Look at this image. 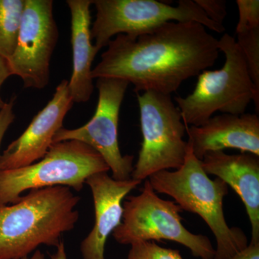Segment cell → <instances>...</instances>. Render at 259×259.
Instances as JSON below:
<instances>
[{
    "instance_id": "6da1fadb",
    "label": "cell",
    "mask_w": 259,
    "mask_h": 259,
    "mask_svg": "<svg viewBox=\"0 0 259 259\" xmlns=\"http://www.w3.org/2000/svg\"><path fill=\"white\" fill-rule=\"evenodd\" d=\"M92 79L113 78L136 93L171 95L190 78L214 66L218 40L194 22H168L139 34H119L107 46Z\"/></svg>"
},
{
    "instance_id": "7402d4cb",
    "label": "cell",
    "mask_w": 259,
    "mask_h": 259,
    "mask_svg": "<svg viewBox=\"0 0 259 259\" xmlns=\"http://www.w3.org/2000/svg\"><path fill=\"white\" fill-rule=\"evenodd\" d=\"M230 259H259V243H250Z\"/></svg>"
},
{
    "instance_id": "ffe728a7",
    "label": "cell",
    "mask_w": 259,
    "mask_h": 259,
    "mask_svg": "<svg viewBox=\"0 0 259 259\" xmlns=\"http://www.w3.org/2000/svg\"><path fill=\"white\" fill-rule=\"evenodd\" d=\"M211 21L221 26L228 15L227 2L225 0H194Z\"/></svg>"
},
{
    "instance_id": "603a6c76",
    "label": "cell",
    "mask_w": 259,
    "mask_h": 259,
    "mask_svg": "<svg viewBox=\"0 0 259 259\" xmlns=\"http://www.w3.org/2000/svg\"><path fill=\"white\" fill-rule=\"evenodd\" d=\"M11 76L9 67H8V61L4 58L0 56V90H1L2 86L10 76ZM6 102L3 101L0 95V111L4 107Z\"/></svg>"
},
{
    "instance_id": "4fadbf2b",
    "label": "cell",
    "mask_w": 259,
    "mask_h": 259,
    "mask_svg": "<svg viewBox=\"0 0 259 259\" xmlns=\"http://www.w3.org/2000/svg\"><path fill=\"white\" fill-rule=\"evenodd\" d=\"M187 144L199 161L211 151L227 148L259 156V117L256 114H221L199 126L187 127Z\"/></svg>"
},
{
    "instance_id": "2e32d148",
    "label": "cell",
    "mask_w": 259,
    "mask_h": 259,
    "mask_svg": "<svg viewBox=\"0 0 259 259\" xmlns=\"http://www.w3.org/2000/svg\"><path fill=\"white\" fill-rule=\"evenodd\" d=\"M25 0H0V56L8 59L14 52Z\"/></svg>"
},
{
    "instance_id": "8fae6325",
    "label": "cell",
    "mask_w": 259,
    "mask_h": 259,
    "mask_svg": "<svg viewBox=\"0 0 259 259\" xmlns=\"http://www.w3.org/2000/svg\"><path fill=\"white\" fill-rule=\"evenodd\" d=\"M68 83L69 81L64 79L58 85L47 106L33 117L23 134L0 154V171L28 166L44 158L74 104Z\"/></svg>"
},
{
    "instance_id": "44dd1931",
    "label": "cell",
    "mask_w": 259,
    "mask_h": 259,
    "mask_svg": "<svg viewBox=\"0 0 259 259\" xmlns=\"http://www.w3.org/2000/svg\"><path fill=\"white\" fill-rule=\"evenodd\" d=\"M15 97H12L11 100L6 102L4 107L0 111V147L5 134L15 120Z\"/></svg>"
},
{
    "instance_id": "30bf717a",
    "label": "cell",
    "mask_w": 259,
    "mask_h": 259,
    "mask_svg": "<svg viewBox=\"0 0 259 259\" xmlns=\"http://www.w3.org/2000/svg\"><path fill=\"white\" fill-rule=\"evenodd\" d=\"M52 0H25L14 52L8 59L10 74L25 88L42 90L50 80L51 56L59 39Z\"/></svg>"
},
{
    "instance_id": "52a82bcc",
    "label": "cell",
    "mask_w": 259,
    "mask_h": 259,
    "mask_svg": "<svg viewBox=\"0 0 259 259\" xmlns=\"http://www.w3.org/2000/svg\"><path fill=\"white\" fill-rule=\"evenodd\" d=\"M136 95L143 142L131 179L142 182L158 171L181 168L188 144L184 139L187 126L171 95L152 91Z\"/></svg>"
},
{
    "instance_id": "d6986e66",
    "label": "cell",
    "mask_w": 259,
    "mask_h": 259,
    "mask_svg": "<svg viewBox=\"0 0 259 259\" xmlns=\"http://www.w3.org/2000/svg\"><path fill=\"white\" fill-rule=\"evenodd\" d=\"M239 18L236 26V33L259 28L258 0H237Z\"/></svg>"
},
{
    "instance_id": "5bb4252c",
    "label": "cell",
    "mask_w": 259,
    "mask_h": 259,
    "mask_svg": "<svg viewBox=\"0 0 259 259\" xmlns=\"http://www.w3.org/2000/svg\"><path fill=\"white\" fill-rule=\"evenodd\" d=\"M207 175L221 179L239 196L251 227L250 243H259V156L253 153L227 154L211 151L201 160Z\"/></svg>"
},
{
    "instance_id": "277c9868",
    "label": "cell",
    "mask_w": 259,
    "mask_h": 259,
    "mask_svg": "<svg viewBox=\"0 0 259 259\" xmlns=\"http://www.w3.org/2000/svg\"><path fill=\"white\" fill-rule=\"evenodd\" d=\"M218 49L226 56L223 67L214 71L204 70L197 76L193 93L175 98L187 127L203 125L218 111L242 115L251 101L258 112L259 92L250 79L236 38L223 34L218 40Z\"/></svg>"
},
{
    "instance_id": "9a60e30c",
    "label": "cell",
    "mask_w": 259,
    "mask_h": 259,
    "mask_svg": "<svg viewBox=\"0 0 259 259\" xmlns=\"http://www.w3.org/2000/svg\"><path fill=\"white\" fill-rule=\"evenodd\" d=\"M71 14V41L73 51V71L69 90L74 102H88L94 91L92 66L99 51L91 37L90 0H67Z\"/></svg>"
},
{
    "instance_id": "e0dca14e",
    "label": "cell",
    "mask_w": 259,
    "mask_h": 259,
    "mask_svg": "<svg viewBox=\"0 0 259 259\" xmlns=\"http://www.w3.org/2000/svg\"><path fill=\"white\" fill-rule=\"evenodd\" d=\"M236 34V42L244 56L250 79L259 92V28L248 29Z\"/></svg>"
},
{
    "instance_id": "7c38bea8",
    "label": "cell",
    "mask_w": 259,
    "mask_h": 259,
    "mask_svg": "<svg viewBox=\"0 0 259 259\" xmlns=\"http://www.w3.org/2000/svg\"><path fill=\"white\" fill-rule=\"evenodd\" d=\"M141 182L134 180H114L108 172L89 177L85 184L90 187L95 207V223L88 236L80 245L82 259H105V245L109 236L121 223L124 199Z\"/></svg>"
},
{
    "instance_id": "5b68a950",
    "label": "cell",
    "mask_w": 259,
    "mask_h": 259,
    "mask_svg": "<svg viewBox=\"0 0 259 259\" xmlns=\"http://www.w3.org/2000/svg\"><path fill=\"white\" fill-rule=\"evenodd\" d=\"M109 171L101 155L88 145L73 140L54 143L38 161L0 171V205L16 203L25 191L46 187L80 192L89 177Z\"/></svg>"
},
{
    "instance_id": "d4e9b609",
    "label": "cell",
    "mask_w": 259,
    "mask_h": 259,
    "mask_svg": "<svg viewBox=\"0 0 259 259\" xmlns=\"http://www.w3.org/2000/svg\"><path fill=\"white\" fill-rule=\"evenodd\" d=\"M22 259H45V255L40 251V250H36L34 251L33 254L31 256L26 257Z\"/></svg>"
},
{
    "instance_id": "8992f818",
    "label": "cell",
    "mask_w": 259,
    "mask_h": 259,
    "mask_svg": "<svg viewBox=\"0 0 259 259\" xmlns=\"http://www.w3.org/2000/svg\"><path fill=\"white\" fill-rule=\"evenodd\" d=\"M120 226L112 233L117 243L131 245L139 241L176 242L200 259H214V248L208 237L191 233L184 226L180 206L158 197L148 180L141 193L125 197Z\"/></svg>"
},
{
    "instance_id": "9c48e42d",
    "label": "cell",
    "mask_w": 259,
    "mask_h": 259,
    "mask_svg": "<svg viewBox=\"0 0 259 259\" xmlns=\"http://www.w3.org/2000/svg\"><path fill=\"white\" fill-rule=\"evenodd\" d=\"M129 83L113 78L97 80L98 102L91 120L75 129L61 128L56 133L54 143L77 141L95 149L101 155L115 180L131 179L134 157L122 156L119 146L118 125L121 105Z\"/></svg>"
},
{
    "instance_id": "cb8c5ba5",
    "label": "cell",
    "mask_w": 259,
    "mask_h": 259,
    "mask_svg": "<svg viewBox=\"0 0 259 259\" xmlns=\"http://www.w3.org/2000/svg\"><path fill=\"white\" fill-rule=\"evenodd\" d=\"M51 259H68L64 241H61L56 247V251L51 255Z\"/></svg>"
},
{
    "instance_id": "7a4b0ae2",
    "label": "cell",
    "mask_w": 259,
    "mask_h": 259,
    "mask_svg": "<svg viewBox=\"0 0 259 259\" xmlns=\"http://www.w3.org/2000/svg\"><path fill=\"white\" fill-rule=\"evenodd\" d=\"M80 199L69 187L57 186L0 205V259L26 258L42 245L56 248L79 221Z\"/></svg>"
},
{
    "instance_id": "ac0fdd59",
    "label": "cell",
    "mask_w": 259,
    "mask_h": 259,
    "mask_svg": "<svg viewBox=\"0 0 259 259\" xmlns=\"http://www.w3.org/2000/svg\"><path fill=\"white\" fill-rule=\"evenodd\" d=\"M127 259H184L180 250L163 248L155 241L132 243Z\"/></svg>"
},
{
    "instance_id": "ba28073f",
    "label": "cell",
    "mask_w": 259,
    "mask_h": 259,
    "mask_svg": "<svg viewBox=\"0 0 259 259\" xmlns=\"http://www.w3.org/2000/svg\"><path fill=\"white\" fill-rule=\"evenodd\" d=\"M96 19L91 28L97 50L107 47L119 34H139L168 22H194L218 33L225 26L211 21L194 0H180L171 6L156 0H94Z\"/></svg>"
},
{
    "instance_id": "3957f363",
    "label": "cell",
    "mask_w": 259,
    "mask_h": 259,
    "mask_svg": "<svg viewBox=\"0 0 259 259\" xmlns=\"http://www.w3.org/2000/svg\"><path fill=\"white\" fill-rule=\"evenodd\" d=\"M148 181L155 192L170 196L182 210L198 214L207 223L216 240L214 259H230L248 245L244 232L228 226L225 218L228 185L218 177L209 178L189 145L181 168L158 171Z\"/></svg>"
}]
</instances>
